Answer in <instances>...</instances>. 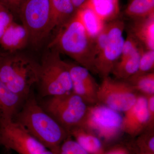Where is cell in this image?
<instances>
[{
	"label": "cell",
	"mask_w": 154,
	"mask_h": 154,
	"mask_svg": "<svg viewBox=\"0 0 154 154\" xmlns=\"http://www.w3.org/2000/svg\"><path fill=\"white\" fill-rule=\"evenodd\" d=\"M147 131L143 134H141L138 140L139 145L144 151L143 152L154 153V129H148Z\"/></svg>",
	"instance_id": "cell-26"
},
{
	"label": "cell",
	"mask_w": 154,
	"mask_h": 154,
	"mask_svg": "<svg viewBox=\"0 0 154 154\" xmlns=\"http://www.w3.org/2000/svg\"><path fill=\"white\" fill-rule=\"evenodd\" d=\"M0 145L19 154H41L47 149L19 122L1 115Z\"/></svg>",
	"instance_id": "cell-7"
},
{
	"label": "cell",
	"mask_w": 154,
	"mask_h": 154,
	"mask_svg": "<svg viewBox=\"0 0 154 154\" xmlns=\"http://www.w3.org/2000/svg\"><path fill=\"white\" fill-rule=\"evenodd\" d=\"M28 97L16 121L46 149L58 152L61 144L69 137L68 132L38 105L34 96Z\"/></svg>",
	"instance_id": "cell-2"
},
{
	"label": "cell",
	"mask_w": 154,
	"mask_h": 154,
	"mask_svg": "<svg viewBox=\"0 0 154 154\" xmlns=\"http://www.w3.org/2000/svg\"><path fill=\"white\" fill-rule=\"evenodd\" d=\"M130 32L146 49L154 50V14L134 20Z\"/></svg>",
	"instance_id": "cell-14"
},
{
	"label": "cell",
	"mask_w": 154,
	"mask_h": 154,
	"mask_svg": "<svg viewBox=\"0 0 154 154\" xmlns=\"http://www.w3.org/2000/svg\"><path fill=\"white\" fill-rule=\"evenodd\" d=\"M144 48L142 46L130 57L119 60L116 64L112 73L119 80L125 81L137 72L140 60Z\"/></svg>",
	"instance_id": "cell-18"
},
{
	"label": "cell",
	"mask_w": 154,
	"mask_h": 154,
	"mask_svg": "<svg viewBox=\"0 0 154 154\" xmlns=\"http://www.w3.org/2000/svg\"><path fill=\"white\" fill-rule=\"evenodd\" d=\"M68 69L72 83L73 82H85L98 86L96 80L91 75L90 71L80 65L66 61Z\"/></svg>",
	"instance_id": "cell-22"
},
{
	"label": "cell",
	"mask_w": 154,
	"mask_h": 154,
	"mask_svg": "<svg viewBox=\"0 0 154 154\" xmlns=\"http://www.w3.org/2000/svg\"><path fill=\"white\" fill-rule=\"evenodd\" d=\"M69 137L61 144L58 154H90L75 140Z\"/></svg>",
	"instance_id": "cell-25"
},
{
	"label": "cell",
	"mask_w": 154,
	"mask_h": 154,
	"mask_svg": "<svg viewBox=\"0 0 154 154\" xmlns=\"http://www.w3.org/2000/svg\"><path fill=\"white\" fill-rule=\"evenodd\" d=\"M84 7L93 10L105 23L117 19L120 11L119 0H87Z\"/></svg>",
	"instance_id": "cell-15"
},
{
	"label": "cell",
	"mask_w": 154,
	"mask_h": 154,
	"mask_svg": "<svg viewBox=\"0 0 154 154\" xmlns=\"http://www.w3.org/2000/svg\"><path fill=\"white\" fill-rule=\"evenodd\" d=\"M41 154H58V153L47 149L45 151Z\"/></svg>",
	"instance_id": "cell-33"
},
{
	"label": "cell",
	"mask_w": 154,
	"mask_h": 154,
	"mask_svg": "<svg viewBox=\"0 0 154 154\" xmlns=\"http://www.w3.org/2000/svg\"><path fill=\"white\" fill-rule=\"evenodd\" d=\"M14 22L13 14L2 5L0 9V40L6 30Z\"/></svg>",
	"instance_id": "cell-27"
},
{
	"label": "cell",
	"mask_w": 154,
	"mask_h": 154,
	"mask_svg": "<svg viewBox=\"0 0 154 154\" xmlns=\"http://www.w3.org/2000/svg\"><path fill=\"white\" fill-rule=\"evenodd\" d=\"M125 13L134 20L149 17L154 14V0H131Z\"/></svg>",
	"instance_id": "cell-21"
},
{
	"label": "cell",
	"mask_w": 154,
	"mask_h": 154,
	"mask_svg": "<svg viewBox=\"0 0 154 154\" xmlns=\"http://www.w3.org/2000/svg\"><path fill=\"white\" fill-rule=\"evenodd\" d=\"M119 112L99 103L88 105L85 114L78 126L101 140H113L122 131V116Z\"/></svg>",
	"instance_id": "cell-6"
},
{
	"label": "cell",
	"mask_w": 154,
	"mask_h": 154,
	"mask_svg": "<svg viewBox=\"0 0 154 154\" xmlns=\"http://www.w3.org/2000/svg\"><path fill=\"white\" fill-rule=\"evenodd\" d=\"M103 154H128L125 149L122 147L115 148Z\"/></svg>",
	"instance_id": "cell-31"
},
{
	"label": "cell",
	"mask_w": 154,
	"mask_h": 154,
	"mask_svg": "<svg viewBox=\"0 0 154 154\" xmlns=\"http://www.w3.org/2000/svg\"><path fill=\"white\" fill-rule=\"evenodd\" d=\"M77 10L82 8L86 4L87 0H71Z\"/></svg>",
	"instance_id": "cell-32"
},
{
	"label": "cell",
	"mask_w": 154,
	"mask_h": 154,
	"mask_svg": "<svg viewBox=\"0 0 154 154\" xmlns=\"http://www.w3.org/2000/svg\"><path fill=\"white\" fill-rule=\"evenodd\" d=\"M125 81L139 94L144 96L154 94V72L134 75Z\"/></svg>",
	"instance_id": "cell-20"
},
{
	"label": "cell",
	"mask_w": 154,
	"mask_h": 154,
	"mask_svg": "<svg viewBox=\"0 0 154 154\" xmlns=\"http://www.w3.org/2000/svg\"><path fill=\"white\" fill-rule=\"evenodd\" d=\"M149 115L145 96L139 94L134 105L125 112L122 131L132 137L142 133L147 129Z\"/></svg>",
	"instance_id": "cell-11"
},
{
	"label": "cell",
	"mask_w": 154,
	"mask_h": 154,
	"mask_svg": "<svg viewBox=\"0 0 154 154\" xmlns=\"http://www.w3.org/2000/svg\"><path fill=\"white\" fill-rule=\"evenodd\" d=\"M88 107L79 96L72 91L52 96L46 102L45 109L69 133L70 129L81 123Z\"/></svg>",
	"instance_id": "cell-8"
},
{
	"label": "cell",
	"mask_w": 154,
	"mask_h": 154,
	"mask_svg": "<svg viewBox=\"0 0 154 154\" xmlns=\"http://www.w3.org/2000/svg\"><path fill=\"white\" fill-rule=\"evenodd\" d=\"M141 46V45L132 33L129 32L128 33L126 38L125 39L122 52L119 59L122 60L132 56Z\"/></svg>",
	"instance_id": "cell-24"
},
{
	"label": "cell",
	"mask_w": 154,
	"mask_h": 154,
	"mask_svg": "<svg viewBox=\"0 0 154 154\" xmlns=\"http://www.w3.org/2000/svg\"><path fill=\"white\" fill-rule=\"evenodd\" d=\"M154 50L144 49L142 53L137 72L134 75H140L154 72Z\"/></svg>",
	"instance_id": "cell-23"
},
{
	"label": "cell",
	"mask_w": 154,
	"mask_h": 154,
	"mask_svg": "<svg viewBox=\"0 0 154 154\" xmlns=\"http://www.w3.org/2000/svg\"><path fill=\"white\" fill-rule=\"evenodd\" d=\"M69 133L89 154H104L101 140L81 127L72 128L69 130Z\"/></svg>",
	"instance_id": "cell-16"
},
{
	"label": "cell",
	"mask_w": 154,
	"mask_h": 154,
	"mask_svg": "<svg viewBox=\"0 0 154 154\" xmlns=\"http://www.w3.org/2000/svg\"><path fill=\"white\" fill-rule=\"evenodd\" d=\"M18 14L28 32L29 43L38 47L52 31L49 0H23Z\"/></svg>",
	"instance_id": "cell-5"
},
{
	"label": "cell",
	"mask_w": 154,
	"mask_h": 154,
	"mask_svg": "<svg viewBox=\"0 0 154 154\" xmlns=\"http://www.w3.org/2000/svg\"><path fill=\"white\" fill-rule=\"evenodd\" d=\"M2 4H0V9H1V7H2Z\"/></svg>",
	"instance_id": "cell-35"
},
{
	"label": "cell",
	"mask_w": 154,
	"mask_h": 154,
	"mask_svg": "<svg viewBox=\"0 0 154 154\" xmlns=\"http://www.w3.org/2000/svg\"><path fill=\"white\" fill-rule=\"evenodd\" d=\"M48 47L68 56L80 65L96 73L94 40L88 34L77 13L59 28Z\"/></svg>",
	"instance_id": "cell-1"
},
{
	"label": "cell",
	"mask_w": 154,
	"mask_h": 154,
	"mask_svg": "<svg viewBox=\"0 0 154 154\" xmlns=\"http://www.w3.org/2000/svg\"><path fill=\"white\" fill-rule=\"evenodd\" d=\"M23 0H0V4L11 12L18 14Z\"/></svg>",
	"instance_id": "cell-30"
},
{
	"label": "cell",
	"mask_w": 154,
	"mask_h": 154,
	"mask_svg": "<svg viewBox=\"0 0 154 154\" xmlns=\"http://www.w3.org/2000/svg\"><path fill=\"white\" fill-rule=\"evenodd\" d=\"M141 154H154V153H151L143 152Z\"/></svg>",
	"instance_id": "cell-34"
},
{
	"label": "cell",
	"mask_w": 154,
	"mask_h": 154,
	"mask_svg": "<svg viewBox=\"0 0 154 154\" xmlns=\"http://www.w3.org/2000/svg\"><path fill=\"white\" fill-rule=\"evenodd\" d=\"M108 40L107 28L105 24L104 28L94 40L96 57L105 47Z\"/></svg>",
	"instance_id": "cell-28"
},
{
	"label": "cell",
	"mask_w": 154,
	"mask_h": 154,
	"mask_svg": "<svg viewBox=\"0 0 154 154\" xmlns=\"http://www.w3.org/2000/svg\"><path fill=\"white\" fill-rule=\"evenodd\" d=\"M144 96L146 99L147 109L149 115V122L147 129H154V94Z\"/></svg>",
	"instance_id": "cell-29"
},
{
	"label": "cell",
	"mask_w": 154,
	"mask_h": 154,
	"mask_svg": "<svg viewBox=\"0 0 154 154\" xmlns=\"http://www.w3.org/2000/svg\"><path fill=\"white\" fill-rule=\"evenodd\" d=\"M23 99L0 81V115L13 119L18 113Z\"/></svg>",
	"instance_id": "cell-17"
},
{
	"label": "cell",
	"mask_w": 154,
	"mask_h": 154,
	"mask_svg": "<svg viewBox=\"0 0 154 154\" xmlns=\"http://www.w3.org/2000/svg\"><path fill=\"white\" fill-rule=\"evenodd\" d=\"M51 30L60 28L76 13L71 0H49Z\"/></svg>",
	"instance_id": "cell-13"
},
{
	"label": "cell",
	"mask_w": 154,
	"mask_h": 154,
	"mask_svg": "<svg viewBox=\"0 0 154 154\" xmlns=\"http://www.w3.org/2000/svg\"><path fill=\"white\" fill-rule=\"evenodd\" d=\"M76 13L88 34L95 40L106 23L89 8H82L77 10Z\"/></svg>",
	"instance_id": "cell-19"
},
{
	"label": "cell",
	"mask_w": 154,
	"mask_h": 154,
	"mask_svg": "<svg viewBox=\"0 0 154 154\" xmlns=\"http://www.w3.org/2000/svg\"><path fill=\"white\" fill-rule=\"evenodd\" d=\"M29 43L28 32L24 26L13 22L0 40V45L8 53L16 52Z\"/></svg>",
	"instance_id": "cell-12"
},
{
	"label": "cell",
	"mask_w": 154,
	"mask_h": 154,
	"mask_svg": "<svg viewBox=\"0 0 154 154\" xmlns=\"http://www.w3.org/2000/svg\"><path fill=\"white\" fill-rule=\"evenodd\" d=\"M106 25L108 41L95 61L96 73L103 78L112 73L121 57L125 41L123 33L125 25L123 21L116 19L106 23Z\"/></svg>",
	"instance_id": "cell-10"
},
{
	"label": "cell",
	"mask_w": 154,
	"mask_h": 154,
	"mask_svg": "<svg viewBox=\"0 0 154 154\" xmlns=\"http://www.w3.org/2000/svg\"><path fill=\"white\" fill-rule=\"evenodd\" d=\"M39 69V64L23 54L8 52L0 55V81L23 99L38 83Z\"/></svg>",
	"instance_id": "cell-3"
},
{
	"label": "cell",
	"mask_w": 154,
	"mask_h": 154,
	"mask_svg": "<svg viewBox=\"0 0 154 154\" xmlns=\"http://www.w3.org/2000/svg\"><path fill=\"white\" fill-rule=\"evenodd\" d=\"M39 65L38 83L42 96H59L72 92L70 75L66 62L59 53L50 49Z\"/></svg>",
	"instance_id": "cell-4"
},
{
	"label": "cell",
	"mask_w": 154,
	"mask_h": 154,
	"mask_svg": "<svg viewBox=\"0 0 154 154\" xmlns=\"http://www.w3.org/2000/svg\"><path fill=\"white\" fill-rule=\"evenodd\" d=\"M138 93L125 81L103 78L97 91L98 103L118 112H125L134 105Z\"/></svg>",
	"instance_id": "cell-9"
}]
</instances>
